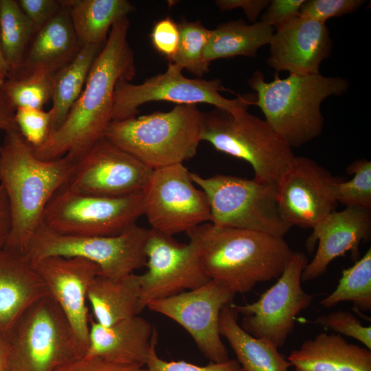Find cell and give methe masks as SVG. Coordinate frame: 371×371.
Here are the masks:
<instances>
[{
  "instance_id": "6da1fadb",
  "label": "cell",
  "mask_w": 371,
  "mask_h": 371,
  "mask_svg": "<svg viewBox=\"0 0 371 371\" xmlns=\"http://www.w3.org/2000/svg\"><path fill=\"white\" fill-rule=\"evenodd\" d=\"M129 27L128 16L113 25L66 119L43 145L32 147L38 158L51 160L67 155L76 161L104 137L112 121L117 82H130L136 74L134 52L127 38Z\"/></svg>"
},
{
  "instance_id": "7a4b0ae2",
  "label": "cell",
  "mask_w": 371,
  "mask_h": 371,
  "mask_svg": "<svg viewBox=\"0 0 371 371\" xmlns=\"http://www.w3.org/2000/svg\"><path fill=\"white\" fill-rule=\"evenodd\" d=\"M5 133L0 144V185L11 216V229L5 247L26 254L47 205L67 183L76 161L67 155L41 159L19 130Z\"/></svg>"
},
{
  "instance_id": "3957f363",
  "label": "cell",
  "mask_w": 371,
  "mask_h": 371,
  "mask_svg": "<svg viewBox=\"0 0 371 371\" xmlns=\"http://www.w3.org/2000/svg\"><path fill=\"white\" fill-rule=\"evenodd\" d=\"M190 231L197 238L201 263L210 280L236 295L277 279L293 253L284 238L258 232L211 223Z\"/></svg>"
},
{
  "instance_id": "277c9868",
  "label": "cell",
  "mask_w": 371,
  "mask_h": 371,
  "mask_svg": "<svg viewBox=\"0 0 371 371\" xmlns=\"http://www.w3.org/2000/svg\"><path fill=\"white\" fill-rule=\"evenodd\" d=\"M248 83L256 92L254 104L260 109L271 129L291 148L321 134L322 102L330 95H341L349 86L346 79L320 74H289L287 78H280L276 73L268 82L259 70Z\"/></svg>"
},
{
  "instance_id": "5b68a950",
  "label": "cell",
  "mask_w": 371,
  "mask_h": 371,
  "mask_svg": "<svg viewBox=\"0 0 371 371\" xmlns=\"http://www.w3.org/2000/svg\"><path fill=\"white\" fill-rule=\"evenodd\" d=\"M203 115L195 104L112 120L104 138L150 168L183 164L196 153Z\"/></svg>"
},
{
  "instance_id": "8992f818",
  "label": "cell",
  "mask_w": 371,
  "mask_h": 371,
  "mask_svg": "<svg viewBox=\"0 0 371 371\" xmlns=\"http://www.w3.org/2000/svg\"><path fill=\"white\" fill-rule=\"evenodd\" d=\"M190 177L205 192L215 225L280 238L292 227L280 212L276 183L225 175L205 178L190 172Z\"/></svg>"
},
{
  "instance_id": "52a82bcc",
  "label": "cell",
  "mask_w": 371,
  "mask_h": 371,
  "mask_svg": "<svg viewBox=\"0 0 371 371\" xmlns=\"http://www.w3.org/2000/svg\"><path fill=\"white\" fill-rule=\"evenodd\" d=\"M202 115L201 140L249 163L257 179L276 183L295 156L265 120L247 111L234 116L215 108Z\"/></svg>"
},
{
  "instance_id": "ba28073f",
  "label": "cell",
  "mask_w": 371,
  "mask_h": 371,
  "mask_svg": "<svg viewBox=\"0 0 371 371\" xmlns=\"http://www.w3.org/2000/svg\"><path fill=\"white\" fill-rule=\"evenodd\" d=\"M8 339L9 371H54L85 355L65 315L49 295L24 313Z\"/></svg>"
},
{
  "instance_id": "9c48e42d",
  "label": "cell",
  "mask_w": 371,
  "mask_h": 371,
  "mask_svg": "<svg viewBox=\"0 0 371 371\" xmlns=\"http://www.w3.org/2000/svg\"><path fill=\"white\" fill-rule=\"evenodd\" d=\"M149 232L135 225L115 236H74L58 233L41 223L26 254L32 260L52 256L82 258L98 266L99 276L120 278L146 266Z\"/></svg>"
},
{
  "instance_id": "30bf717a",
  "label": "cell",
  "mask_w": 371,
  "mask_h": 371,
  "mask_svg": "<svg viewBox=\"0 0 371 371\" xmlns=\"http://www.w3.org/2000/svg\"><path fill=\"white\" fill-rule=\"evenodd\" d=\"M183 70L179 65L169 62L164 72L151 76L141 84L119 80L113 94L112 120L136 116L141 105L157 101L179 104L205 103L239 116L247 112L248 106L256 100L255 94L226 98L220 93L225 90L220 79L188 78L183 75Z\"/></svg>"
},
{
  "instance_id": "8fae6325",
  "label": "cell",
  "mask_w": 371,
  "mask_h": 371,
  "mask_svg": "<svg viewBox=\"0 0 371 371\" xmlns=\"http://www.w3.org/2000/svg\"><path fill=\"white\" fill-rule=\"evenodd\" d=\"M142 215V193L109 197L63 186L47 205L41 223L63 234L108 236L131 228Z\"/></svg>"
},
{
  "instance_id": "7c38bea8",
  "label": "cell",
  "mask_w": 371,
  "mask_h": 371,
  "mask_svg": "<svg viewBox=\"0 0 371 371\" xmlns=\"http://www.w3.org/2000/svg\"><path fill=\"white\" fill-rule=\"evenodd\" d=\"M306 254L293 251L273 286L253 303L230 306L243 318L240 326L247 333L274 344H285L295 327V317L312 304L314 295L302 286L301 276L308 263Z\"/></svg>"
},
{
  "instance_id": "4fadbf2b",
  "label": "cell",
  "mask_w": 371,
  "mask_h": 371,
  "mask_svg": "<svg viewBox=\"0 0 371 371\" xmlns=\"http://www.w3.org/2000/svg\"><path fill=\"white\" fill-rule=\"evenodd\" d=\"M142 196L151 229L164 234L187 233L210 222L207 198L183 164L153 170Z\"/></svg>"
},
{
  "instance_id": "5bb4252c",
  "label": "cell",
  "mask_w": 371,
  "mask_h": 371,
  "mask_svg": "<svg viewBox=\"0 0 371 371\" xmlns=\"http://www.w3.org/2000/svg\"><path fill=\"white\" fill-rule=\"evenodd\" d=\"M187 234L190 240L182 244L150 229L145 247L148 269L139 275L140 313L150 301L196 289L211 280L201 263L196 236L192 231Z\"/></svg>"
},
{
  "instance_id": "9a60e30c",
  "label": "cell",
  "mask_w": 371,
  "mask_h": 371,
  "mask_svg": "<svg viewBox=\"0 0 371 371\" xmlns=\"http://www.w3.org/2000/svg\"><path fill=\"white\" fill-rule=\"evenodd\" d=\"M236 294L211 280L196 289L150 301V311L161 314L181 326L210 362L229 359L221 340L219 317L221 310L232 303Z\"/></svg>"
},
{
  "instance_id": "2e32d148",
  "label": "cell",
  "mask_w": 371,
  "mask_h": 371,
  "mask_svg": "<svg viewBox=\"0 0 371 371\" xmlns=\"http://www.w3.org/2000/svg\"><path fill=\"white\" fill-rule=\"evenodd\" d=\"M153 170L103 137L76 161L65 186L95 195L126 196L142 193Z\"/></svg>"
},
{
  "instance_id": "e0dca14e",
  "label": "cell",
  "mask_w": 371,
  "mask_h": 371,
  "mask_svg": "<svg viewBox=\"0 0 371 371\" xmlns=\"http://www.w3.org/2000/svg\"><path fill=\"white\" fill-rule=\"evenodd\" d=\"M340 180L314 160L295 156L276 182L284 218L291 226L313 228L335 211L336 186Z\"/></svg>"
},
{
  "instance_id": "ac0fdd59",
  "label": "cell",
  "mask_w": 371,
  "mask_h": 371,
  "mask_svg": "<svg viewBox=\"0 0 371 371\" xmlns=\"http://www.w3.org/2000/svg\"><path fill=\"white\" fill-rule=\"evenodd\" d=\"M32 261L45 283L49 295L65 315L86 353L90 318L87 291L100 275L98 266L79 257L52 256Z\"/></svg>"
},
{
  "instance_id": "d6986e66",
  "label": "cell",
  "mask_w": 371,
  "mask_h": 371,
  "mask_svg": "<svg viewBox=\"0 0 371 371\" xmlns=\"http://www.w3.org/2000/svg\"><path fill=\"white\" fill-rule=\"evenodd\" d=\"M312 229L306 248L313 251L317 243L318 246L313 258L303 270L302 282L324 274L333 260L348 251H350L352 259L358 258L360 243L370 236V210L346 207L331 212Z\"/></svg>"
},
{
  "instance_id": "ffe728a7",
  "label": "cell",
  "mask_w": 371,
  "mask_h": 371,
  "mask_svg": "<svg viewBox=\"0 0 371 371\" xmlns=\"http://www.w3.org/2000/svg\"><path fill=\"white\" fill-rule=\"evenodd\" d=\"M269 45L270 67L277 73L300 75L319 74L320 64L332 48L326 23L300 16L277 30Z\"/></svg>"
},
{
  "instance_id": "44dd1931",
  "label": "cell",
  "mask_w": 371,
  "mask_h": 371,
  "mask_svg": "<svg viewBox=\"0 0 371 371\" xmlns=\"http://www.w3.org/2000/svg\"><path fill=\"white\" fill-rule=\"evenodd\" d=\"M49 295L26 254L0 249V332L9 338L24 313Z\"/></svg>"
},
{
  "instance_id": "7402d4cb",
  "label": "cell",
  "mask_w": 371,
  "mask_h": 371,
  "mask_svg": "<svg viewBox=\"0 0 371 371\" xmlns=\"http://www.w3.org/2000/svg\"><path fill=\"white\" fill-rule=\"evenodd\" d=\"M157 333L152 324L138 315L109 326L89 318L88 347L85 355L106 361L145 367Z\"/></svg>"
},
{
  "instance_id": "603a6c76",
  "label": "cell",
  "mask_w": 371,
  "mask_h": 371,
  "mask_svg": "<svg viewBox=\"0 0 371 371\" xmlns=\"http://www.w3.org/2000/svg\"><path fill=\"white\" fill-rule=\"evenodd\" d=\"M62 2L60 11L34 34L19 69L9 78L55 74L80 52L82 46L74 32L68 8Z\"/></svg>"
},
{
  "instance_id": "cb8c5ba5",
  "label": "cell",
  "mask_w": 371,
  "mask_h": 371,
  "mask_svg": "<svg viewBox=\"0 0 371 371\" xmlns=\"http://www.w3.org/2000/svg\"><path fill=\"white\" fill-rule=\"evenodd\" d=\"M294 371H371V350L339 334L321 333L292 350Z\"/></svg>"
},
{
  "instance_id": "d4e9b609",
  "label": "cell",
  "mask_w": 371,
  "mask_h": 371,
  "mask_svg": "<svg viewBox=\"0 0 371 371\" xmlns=\"http://www.w3.org/2000/svg\"><path fill=\"white\" fill-rule=\"evenodd\" d=\"M140 284L134 273L120 278L98 276L87 291L93 320L109 326L139 312Z\"/></svg>"
},
{
  "instance_id": "484cf974",
  "label": "cell",
  "mask_w": 371,
  "mask_h": 371,
  "mask_svg": "<svg viewBox=\"0 0 371 371\" xmlns=\"http://www.w3.org/2000/svg\"><path fill=\"white\" fill-rule=\"evenodd\" d=\"M238 313L225 306L221 311L219 332L235 353L245 371H289L291 366L278 348L265 339L252 336L238 322Z\"/></svg>"
},
{
  "instance_id": "4316f807",
  "label": "cell",
  "mask_w": 371,
  "mask_h": 371,
  "mask_svg": "<svg viewBox=\"0 0 371 371\" xmlns=\"http://www.w3.org/2000/svg\"><path fill=\"white\" fill-rule=\"evenodd\" d=\"M63 1L82 46H104L113 25L135 10L127 0Z\"/></svg>"
},
{
  "instance_id": "83f0119b",
  "label": "cell",
  "mask_w": 371,
  "mask_h": 371,
  "mask_svg": "<svg viewBox=\"0 0 371 371\" xmlns=\"http://www.w3.org/2000/svg\"><path fill=\"white\" fill-rule=\"evenodd\" d=\"M273 28L262 22L247 24L242 19L230 21L210 30L203 51V60H212L236 56L256 57L258 50L269 44Z\"/></svg>"
},
{
  "instance_id": "f1b7e54d",
  "label": "cell",
  "mask_w": 371,
  "mask_h": 371,
  "mask_svg": "<svg viewBox=\"0 0 371 371\" xmlns=\"http://www.w3.org/2000/svg\"><path fill=\"white\" fill-rule=\"evenodd\" d=\"M103 47V46H102ZM102 47L84 45L76 57L54 76L51 132L65 121L81 94L91 67Z\"/></svg>"
},
{
  "instance_id": "f546056e",
  "label": "cell",
  "mask_w": 371,
  "mask_h": 371,
  "mask_svg": "<svg viewBox=\"0 0 371 371\" xmlns=\"http://www.w3.org/2000/svg\"><path fill=\"white\" fill-rule=\"evenodd\" d=\"M34 34L33 26L18 1L0 0V38L8 78L19 69Z\"/></svg>"
},
{
  "instance_id": "4dcf8cb0",
  "label": "cell",
  "mask_w": 371,
  "mask_h": 371,
  "mask_svg": "<svg viewBox=\"0 0 371 371\" xmlns=\"http://www.w3.org/2000/svg\"><path fill=\"white\" fill-rule=\"evenodd\" d=\"M344 302H352L361 311L371 310V249L349 268L342 271L335 289L321 300L325 308Z\"/></svg>"
},
{
  "instance_id": "1f68e13d",
  "label": "cell",
  "mask_w": 371,
  "mask_h": 371,
  "mask_svg": "<svg viewBox=\"0 0 371 371\" xmlns=\"http://www.w3.org/2000/svg\"><path fill=\"white\" fill-rule=\"evenodd\" d=\"M54 76L34 74L8 78L0 89L15 110L19 108L43 109L52 100Z\"/></svg>"
},
{
  "instance_id": "d6a6232c",
  "label": "cell",
  "mask_w": 371,
  "mask_h": 371,
  "mask_svg": "<svg viewBox=\"0 0 371 371\" xmlns=\"http://www.w3.org/2000/svg\"><path fill=\"white\" fill-rule=\"evenodd\" d=\"M179 43L175 56L170 62L175 63L189 72L201 77L209 71L203 60V51L207 43L210 30L205 28L199 21L183 20L178 23Z\"/></svg>"
},
{
  "instance_id": "836d02e7",
  "label": "cell",
  "mask_w": 371,
  "mask_h": 371,
  "mask_svg": "<svg viewBox=\"0 0 371 371\" xmlns=\"http://www.w3.org/2000/svg\"><path fill=\"white\" fill-rule=\"evenodd\" d=\"M353 177L348 181L341 179L336 186L338 203L367 210L371 209V162L361 159L350 164L347 169Z\"/></svg>"
},
{
  "instance_id": "e575fe53",
  "label": "cell",
  "mask_w": 371,
  "mask_h": 371,
  "mask_svg": "<svg viewBox=\"0 0 371 371\" xmlns=\"http://www.w3.org/2000/svg\"><path fill=\"white\" fill-rule=\"evenodd\" d=\"M14 118L19 133L33 148L45 142L51 133L50 111L19 108L15 110Z\"/></svg>"
},
{
  "instance_id": "d590c367",
  "label": "cell",
  "mask_w": 371,
  "mask_h": 371,
  "mask_svg": "<svg viewBox=\"0 0 371 371\" xmlns=\"http://www.w3.org/2000/svg\"><path fill=\"white\" fill-rule=\"evenodd\" d=\"M313 323L339 335L354 338L371 350V327L364 326L352 313L336 311L317 316Z\"/></svg>"
},
{
  "instance_id": "8d00e7d4",
  "label": "cell",
  "mask_w": 371,
  "mask_h": 371,
  "mask_svg": "<svg viewBox=\"0 0 371 371\" xmlns=\"http://www.w3.org/2000/svg\"><path fill=\"white\" fill-rule=\"evenodd\" d=\"M157 338L152 345L146 365V371H245L236 359H227L222 362H210L199 366L185 361H165L159 358L155 346Z\"/></svg>"
},
{
  "instance_id": "74e56055",
  "label": "cell",
  "mask_w": 371,
  "mask_h": 371,
  "mask_svg": "<svg viewBox=\"0 0 371 371\" xmlns=\"http://www.w3.org/2000/svg\"><path fill=\"white\" fill-rule=\"evenodd\" d=\"M363 3L362 0H304L299 16L325 23L329 18L357 11Z\"/></svg>"
},
{
  "instance_id": "f35d334b",
  "label": "cell",
  "mask_w": 371,
  "mask_h": 371,
  "mask_svg": "<svg viewBox=\"0 0 371 371\" xmlns=\"http://www.w3.org/2000/svg\"><path fill=\"white\" fill-rule=\"evenodd\" d=\"M150 40L157 52L171 60L179 43L178 23L169 16L158 21L152 29Z\"/></svg>"
},
{
  "instance_id": "ab89813d",
  "label": "cell",
  "mask_w": 371,
  "mask_h": 371,
  "mask_svg": "<svg viewBox=\"0 0 371 371\" xmlns=\"http://www.w3.org/2000/svg\"><path fill=\"white\" fill-rule=\"evenodd\" d=\"M18 3L32 23L34 34L62 9V0H19Z\"/></svg>"
},
{
  "instance_id": "60d3db41",
  "label": "cell",
  "mask_w": 371,
  "mask_h": 371,
  "mask_svg": "<svg viewBox=\"0 0 371 371\" xmlns=\"http://www.w3.org/2000/svg\"><path fill=\"white\" fill-rule=\"evenodd\" d=\"M54 371H146V367L113 363L98 357L84 355L56 368Z\"/></svg>"
},
{
  "instance_id": "b9f144b4",
  "label": "cell",
  "mask_w": 371,
  "mask_h": 371,
  "mask_svg": "<svg viewBox=\"0 0 371 371\" xmlns=\"http://www.w3.org/2000/svg\"><path fill=\"white\" fill-rule=\"evenodd\" d=\"M304 0H271L261 16L260 22L276 30L299 16Z\"/></svg>"
},
{
  "instance_id": "7bdbcfd3",
  "label": "cell",
  "mask_w": 371,
  "mask_h": 371,
  "mask_svg": "<svg viewBox=\"0 0 371 371\" xmlns=\"http://www.w3.org/2000/svg\"><path fill=\"white\" fill-rule=\"evenodd\" d=\"M269 2V0H217L216 4L221 11L240 8L248 21L254 23Z\"/></svg>"
},
{
  "instance_id": "ee69618b",
  "label": "cell",
  "mask_w": 371,
  "mask_h": 371,
  "mask_svg": "<svg viewBox=\"0 0 371 371\" xmlns=\"http://www.w3.org/2000/svg\"><path fill=\"white\" fill-rule=\"evenodd\" d=\"M11 229V216L5 193L0 185V249L5 247Z\"/></svg>"
},
{
  "instance_id": "f6af8a7d",
  "label": "cell",
  "mask_w": 371,
  "mask_h": 371,
  "mask_svg": "<svg viewBox=\"0 0 371 371\" xmlns=\"http://www.w3.org/2000/svg\"><path fill=\"white\" fill-rule=\"evenodd\" d=\"M14 115L15 109L0 89V130L5 133L18 130Z\"/></svg>"
},
{
  "instance_id": "bcb514c9",
  "label": "cell",
  "mask_w": 371,
  "mask_h": 371,
  "mask_svg": "<svg viewBox=\"0 0 371 371\" xmlns=\"http://www.w3.org/2000/svg\"><path fill=\"white\" fill-rule=\"evenodd\" d=\"M10 354V341L0 332V371H9Z\"/></svg>"
},
{
  "instance_id": "7dc6e473",
  "label": "cell",
  "mask_w": 371,
  "mask_h": 371,
  "mask_svg": "<svg viewBox=\"0 0 371 371\" xmlns=\"http://www.w3.org/2000/svg\"><path fill=\"white\" fill-rule=\"evenodd\" d=\"M9 71L3 54L1 38H0V87L8 78Z\"/></svg>"
}]
</instances>
